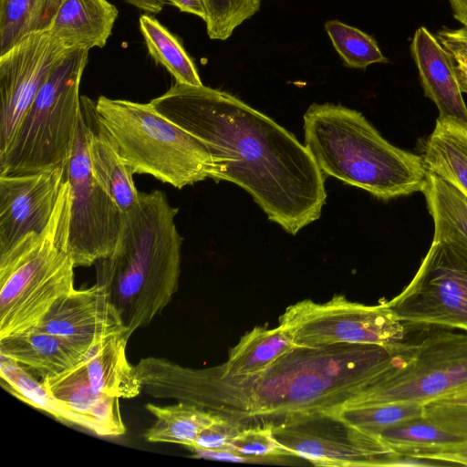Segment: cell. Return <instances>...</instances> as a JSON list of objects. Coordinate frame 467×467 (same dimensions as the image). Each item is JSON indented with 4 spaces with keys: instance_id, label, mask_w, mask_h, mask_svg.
I'll return each instance as SVG.
<instances>
[{
    "instance_id": "23",
    "label": "cell",
    "mask_w": 467,
    "mask_h": 467,
    "mask_svg": "<svg viewBox=\"0 0 467 467\" xmlns=\"http://www.w3.org/2000/svg\"><path fill=\"white\" fill-rule=\"evenodd\" d=\"M421 157L428 172L451 183L467 197V129L436 120Z\"/></svg>"
},
{
    "instance_id": "3",
    "label": "cell",
    "mask_w": 467,
    "mask_h": 467,
    "mask_svg": "<svg viewBox=\"0 0 467 467\" xmlns=\"http://www.w3.org/2000/svg\"><path fill=\"white\" fill-rule=\"evenodd\" d=\"M164 192H140L123 213L113 252L96 263L102 285L128 333L147 327L171 302L179 285L182 245L175 217Z\"/></svg>"
},
{
    "instance_id": "35",
    "label": "cell",
    "mask_w": 467,
    "mask_h": 467,
    "mask_svg": "<svg viewBox=\"0 0 467 467\" xmlns=\"http://www.w3.org/2000/svg\"><path fill=\"white\" fill-rule=\"evenodd\" d=\"M246 427L240 420L219 414L218 417L197 436L190 448L203 450L230 449L232 441L239 431Z\"/></svg>"
},
{
    "instance_id": "42",
    "label": "cell",
    "mask_w": 467,
    "mask_h": 467,
    "mask_svg": "<svg viewBox=\"0 0 467 467\" xmlns=\"http://www.w3.org/2000/svg\"><path fill=\"white\" fill-rule=\"evenodd\" d=\"M439 400H443V401L452 402V403L467 404V388L454 391L453 393H451L446 397L439 399Z\"/></svg>"
},
{
    "instance_id": "38",
    "label": "cell",
    "mask_w": 467,
    "mask_h": 467,
    "mask_svg": "<svg viewBox=\"0 0 467 467\" xmlns=\"http://www.w3.org/2000/svg\"><path fill=\"white\" fill-rule=\"evenodd\" d=\"M193 454L192 457L208 460L234 462H255L253 459L244 456L234 450H203L199 448L189 449Z\"/></svg>"
},
{
    "instance_id": "19",
    "label": "cell",
    "mask_w": 467,
    "mask_h": 467,
    "mask_svg": "<svg viewBox=\"0 0 467 467\" xmlns=\"http://www.w3.org/2000/svg\"><path fill=\"white\" fill-rule=\"evenodd\" d=\"M118 14L108 0H63L49 31L68 49L103 47Z\"/></svg>"
},
{
    "instance_id": "40",
    "label": "cell",
    "mask_w": 467,
    "mask_h": 467,
    "mask_svg": "<svg viewBox=\"0 0 467 467\" xmlns=\"http://www.w3.org/2000/svg\"><path fill=\"white\" fill-rule=\"evenodd\" d=\"M129 4L134 5L135 7L146 11L150 14L160 13L165 4L166 0H125Z\"/></svg>"
},
{
    "instance_id": "39",
    "label": "cell",
    "mask_w": 467,
    "mask_h": 467,
    "mask_svg": "<svg viewBox=\"0 0 467 467\" xmlns=\"http://www.w3.org/2000/svg\"><path fill=\"white\" fill-rule=\"evenodd\" d=\"M180 11L189 13L201 17L203 21L206 18V11L203 0H166Z\"/></svg>"
},
{
    "instance_id": "1",
    "label": "cell",
    "mask_w": 467,
    "mask_h": 467,
    "mask_svg": "<svg viewBox=\"0 0 467 467\" xmlns=\"http://www.w3.org/2000/svg\"><path fill=\"white\" fill-rule=\"evenodd\" d=\"M150 102L206 147L209 178L243 188L286 233L296 235L320 217L323 172L306 147L274 119L204 85L175 82Z\"/></svg>"
},
{
    "instance_id": "30",
    "label": "cell",
    "mask_w": 467,
    "mask_h": 467,
    "mask_svg": "<svg viewBox=\"0 0 467 467\" xmlns=\"http://www.w3.org/2000/svg\"><path fill=\"white\" fill-rule=\"evenodd\" d=\"M378 437L396 452L449 446L464 441L423 415L391 426L381 431Z\"/></svg>"
},
{
    "instance_id": "43",
    "label": "cell",
    "mask_w": 467,
    "mask_h": 467,
    "mask_svg": "<svg viewBox=\"0 0 467 467\" xmlns=\"http://www.w3.org/2000/svg\"><path fill=\"white\" fill-rule=\"evenodd\" d=\"M462 92L467 93V66L456 64Z\"/></svg>"
},
{
    "instance_id": "26",
    "label": "cell",
    "mask_w": 467,
    "mask_h": 467,
    "mask_svg": "<svg viewBox=\"0 0 467 467\" xmlns=\"http://www.w3.org/2000/svg\"><path fill=\"white\" fill-rule=\"evenodd\" d=\"M63 0H0V55L33 33L50 29Z\"/></svg>"
},
{
    "instance_id": "28",
    "label": "cell",
    "mask_w": 467,
    "mask_h": 467,
    "mask_svg": "<svg viewBox=\"0 0 467 467\" xmlns=\"http://www.w3.org/2000/svg\"><path fill=\"white\" fill-rule=\"evenodd\" d=\"M423 407V404L417 402H395L341 408L329 415L362 435L378 437L391 426L421 417Z\"/></svg>"
},
{
    "instance_id": "13",
    "label": "cell",
    "mask_w": 467,
    "mask_h": 467,
    "mask_svg": "<svg viewBox=\"0 0 467 467\" xmlns=\"http://www.w3.org/2000/svg\"><path fill=\"white\" fill-rule=\"evenodd\" d=\"M68 50L47 30L28 35L0 55V154L9 147L48 74Z\"/></svg>"
},
{
    "instance_id": "11",
    "label": "cell",
    "mask_w": 467,
    "mask_h": 467,
    "mask_svg": "<svg viewBox=\"0 0 467 467\" xmlns=\"http://www.w3.org/2000/svg\"><path fill=\"white\" fill-rule=\"evenodd\" d=\"M88 119L81 107L70 158L68 251L75 266H90L113 252L122 215L116 202L94 180L88 155Z\"/></svg>"
},
{
    "instance_id": "29",
    "label": "cell",
    "mask_w": 467,
    "mask_h": 467,
    "mask_svg": "<svg viewBox=\"0 0 467 467\" xmlns=\"http://www.w3.org/2000/svg\"><path fill=\"white\" fill-rule=\"evenodd\" d=\"M0 359L1 384L6 391L64 423L75 425L71 414L52 398L42 381L7 356L0 354Z\"/></svg>"
},
{
    "instance_id": "24",
    "label": "cell",
    "mask_w": 467,
    "mask_h": 467,
    "mask_svg": "<svg viewBox=\"0 0 467 467\" xmlns=\"http://www.w3.org/2000/svg\"><path fill=\"white\" fill-rule=\"evenodd\" d=\"M422 192L433 220V241L448 242L467 250V197L431 172Z\"/></svg>"
},
{
    "instance_id": "21",
    "label": "cell",
    "mask_w": 467,
    "mask_h": 467,
    "mask_svg": "<svg viewBox=\"0 0 467 467\" xmlns=\"http://www.w3.org/2000/svg\"><path fill=\"white\" fill-rule=\"evenodd\" d=\"M127 333L111 337L93 348L82 359L92 388L102 394L119 399H131L142 390L126 354Z\"/></svg>"
},
{
    "instance_id": "14",
    "label": "cell",
    "mask_w": 467,
    "mask_h": 467,
    "mask_svg": "<svg viewBox=\"0 0 467 467\" xmlns=\"http://www.w3.org/2000/svg\"><path fill=\"white\" fill-rule=\"evenodd\" d=\"M65 182L66 166L0 175V254L27 234H39L47 226Z\"/></svg>"
},
{
    "instance_id": "20",
    "label": "cell",
    "mask_w": 467,
    "mask_h": 467,
    "mask_svg": "<svg viewBox=\"0 0 467 467\" xmlns=\"http://www.w3.org/2000/svg\"><path fill=\"white\" fill-rule=\"evenodd\" d=\"M0 354L41 379L61 374L85 357L67 340L37 328L0 339Z\"/></svg>"
},
{
    "instance_id": "10",
    "label": "cell",
    "mask_w": 467,
    "mask_h": 467,
    "mask_svg": "<svg viewBox=\"0 0 467 467\" xmlns=\"http://www.w3.org/2000/svg\"><path fill=\"white\" fill-rule=\"evenodd\" d=\"M386 302L406 327L467 332V250L432 241L409 285Z\"/></svg>"
},
{
    "instance_id": "41",
    "label": "cell",
    "mask_w": 467,
    "mask_h": 467,
    "mask_svg": "<svg viewBox=\"0 0 467 467\" xmlns=\"http://www.w3.org/2000/svg\"><path fill=\"white\" fill-rule=\"evenodd\" d=\"M456 20L467 27V0H448Z\"/></svg>"
},
{
    "instance_id": "32",
    "label": "cell",
    "mask_w": 467,
    "mask_h": 467,
    "mask_svg": "<svg viewBox=\"0 0 467 467\" xmlns=\"http://www.w3.org/2000/svg\"><path fill=\"white\" fill-rule=\"evenodd\" d=\"M206 30L211 39L225 40L260 9L261 0H203Z\"/></svg>"
},
{
    "instance_id": "2",
    "label": "cell",
    "mask_w": 467,
    "mask_h": 467,
    "mask_svg": "<svg viewBox=\"0 0 467 467\" xmlns=\"http://www.w3.org/2000/svg\"><path fill=\"white\" fill-rule=\"evenodd\" d=\"M388 354L372 345L297 347L248 379L227 378L214 366L212 410L245 426L329 415L370 381Z\"/></svg>"
},
{
    "instance_id": "18",
    "label": "cell",
    "mask_w": 467,
    "mask_h": 467,
    "mask_svg": "<svg viewBox=\"0 0 467 467\" xmlns=\"http://www.w3.org/2000/svg\"><path fill=\"white\" fill-rule=\"evenodd\" d=\"M81 107L89 122L88 155L96 182L111 197L122 213L139 202L133 173L121 158L115 144L95 118V102L81 96Z\"/></svg>"
},
{
    "instance_id": "6",
    "label": "cell",
    "mask_w": 467,
    "mask_h": 467,
    "mask_svg": "<svg viewBox=\"0 0 467 467\" xmlns=\"http://www.w3.org/2000/svg\"><path fill=\"white\" fill-rule=\"evenodd\" d=\"M406 328L405 339L389 351L372 379L341 408L425 405L467 388V332L441 327Z\"/></svg>"
},
{
    "instance_id": "37",
    "label": "cell",
    "mask_w": 467,
    "mask_h": 467,
    "mask_svg": "<svg viewBox=\"0 0 467 467\" xmlns=\"http://www.w3.org/2000/svg\"><path fill=\"white\" fill-rule=\"evenodd\" d=\"M437 38L451 54L456 64L467 66V27L458 29L443 28Z\"/></svg>"
},
{
    "instance_id": "36",
    "label": "cell",
    "mask_w": 467,
    "mask_h": 467,
    "mask_svg": "<svg viewBox=\"0 0 467 467\" xmlns=\"http://www.w3.org/2000/svg\"><path fill=\"white\" fill-rule=\"evenodd\" d=\"M400 453L435 461L443 465L459 464L467 466V441L449 446L412 450Z\"/></svg>"
},
{
    "instance_id": "15",
    "label": "cell",
    "mask_w": 467,
    "mask_h": 467,
    "mask_svg": "<svg viewBox=\"0 0 467 467\" xmlns=\"http://www.w3.org/2000/svg\"><path fill=\"white\" fill-rule=\"evenodd\" d=\"M36 328L67 340L84 355L109 338L129 334L106 288L98 283L64 296Z\"/></svg>"
},
{
    "instance_id": "34",
    "label": "cell",
    "mask_w": 467,
    "mask_h": 467,
    "mask_svg": "<svg viewBox=\"0 0 467 467\" xmlns=\"http://www.w3.org/2000/svg\"><path fill=\"white\" fill-rule=\"evenodd\" d=\"M422 415L442 430L467 441V404L437 400L424 405Z\"/></svg>"
},
{
    "instance_id": "31",
    "label": "cell",
    "mask_w": 467,
    "mask_h": 467,
    "mask_svg": "<svg viewBox=\"0 0 467 467\" xmlns=\"http://www.w3.org/2000/svg\"><path fill=\"white\" fill-rule=\"evenodd\" d=\"M325 29L346 67L365 69L376 63H387L377 41L360 29L338 20L325 23Z\"/></svg>"
},
{
    "instance_id": "22",
    "label": "cell",
    "mask_w": 467,
    "mask_h": 467,
    "mask_svg": "<svg viewBox=\"0 0 467 467\" xmlns=\"http://www.w3.org/2000/svg\"><path fill=\"white\" fill-rule=\"evenodd\" d=\"M297 348L281 327H255L245 333L219 365L223 376L248 379L261 375L281 357Z\"/></svg>"
},
{
    "instance_id": "12",
    "label": "cell",
    "mask_w": 467,
    "mask_h": 467,
    "mask_svg": "<svg viewBox=\"0 0 467 467\" xmlns=\"http://www.w3.org/2000/svg\"><path fill=\"white\" fill-rule=\"evenodd\" d=\"M292 457L317 466H384L395 451L380 440H364L333 416L317 414L274 425Z\"/></svg>"
},
{
    "instance_id": "33",
    "label": "cell",
    "mask_w": 467,
    "mask_h": 467,
    "mask_svg": "<svg viewBox=\"0 0 467 467\" xmlns=\"http://www.w3.org/2000/svg\"><path fill=\"white\" fill-rule=\"evenodd\" d=\"M273 428L271 423L246 426L234 437L231 447L255 462L292 457L275 439Z\"/></svg>"
},
{
    "instance_id": "9",
    "label": "cell",
    "mask_w": 467,
    "mask_h": 467,
    "mask_svg": "<svg viewBox=\"0 0 467 467\" xmlns=\"http://www.w3.org/2000/svg\"><path fill=\"white\" fill-rule=\"evenodd\" d=\"M278 325L301 348L338 344L372 345L392 350L406 337V327L387 302L365 305L337 295L325 303L305 299L286 307Z\"/></svg>"
},
{
    "instance_id": "7",
    "label": "cell",
    "mask_w": 467,
    "mask_h": 467,
    "mask_svg": "<svg viewBox=\"0 0 467 467\" xmlns=\"http://www.w3.org/2000/svg\"><path fill=\"white\" fill-rule=\"evenodd\" d=\"M95 118L133 174H149L177 189L209 178L206 147L150 102L100 96Z\"/></svg>"
},
{
    "instance_id": "25",
    "label": "cell",
    "mask_w": 467,
    "mask_h": 467,
    "mask_svg": "<svg viewBox=\"0 0 467 467\" xmlns=\"http://www.w3.org/2000/svg\"><path fill=\"white\" fill-rule=\"evenodd\" d=\"M146 409L155 417V422L144 435L146 441L176 443L186 448L219 415L182 401L169 406L149 403Z\"/></svg>"
},
{
    "instance_id": "4",
    "label": "cell",
    "mask_w": 467,
    "mask_h": 467,
    "mask_svg": "<svg viewBox=\"0 0 467 467\" xmlns=\"http://www.w3.org/2000/svg\"><path fill=\"white\" fill-rule=\"evenodd\" d=\"M305 146L323 173L381 200L424 190L421 156L386 140L355 109L313 103L304 114Z\"/></svg>"
},
{
    "instance_id": "5",
    "label": "cell",
    "mask_w": 467,
    "mask_h": 467,
    "mask_svg": "<svg viewBox=\"0 0 467 467\" xmlns=\"http://www.w3.org/2000/svg\"><path fill=\"white\" fill-rule=\"evenodd\" d=\"M69 213L66 179L47 226L0 254V339L36 328L75 289L76 266L67 245Z\"/></svg>"
},
{
    "instance_id": "16",
    "label": "cell",
    "mask_w": 467,
    "mask_h": 467,
    "mask_svg": "<svg viewBox=\"0 0 467 467\" xmlns=\"http://www.w3.org/2000/svg\"><path fill=\"white\" fill-rule=\"evenodd\" d=\"M410 48L424 94L439 110L437 120L467 129V106L451 54L425 26L415 31Z\"/></svg>"
},
{
    "instance_id": "8",
    "label": "cell",
    "mask_w": 467,
    "mask_h": 467,
    "mask_svg": "<svg viewBox=\"0 0 467 467\" xmlns=\"http://www.w3.org/2000/svg\"><path fill=\"white\" fill-rule=\"evenodd\" d=\"M88 51L70 49L52 68L9 147L0 154V175L66 166L81 111L79 87Z\"/></svg>"
},
{
    "instance_id": "17",
    "label": "cell",
    "mask_w": 467,
    "mask_h": 467,
    "mask_svg": "<svg viewBox=\"0 0 467 467\" xmlns=\"http://www.w3.org/2000/svg\"><path fill=\"white\" fill-rule=\"evenodd\" d=\"M41 381L52 398L71 414L75 425L104 437L126 432L119 398L92 388L82 360L61 374Z\"/></svg>"
},
{
    "instance_id": "27",
    "label": "cell",
    "mask_w": 467,
    "mask_h": 467,
    "mask_svg": "<svg viewBox=\"0 0 467 467\" xmlns=\"http://www.w3.org/2000/svg\"><path fill=\"white\" fill-rule=\"evenodd\" d=\"M140 28L149 54L171 74L175 82L203 85L192 59L181 42L156 18L149 15L140 16Z\"/></svg>"
}]
</instances>
